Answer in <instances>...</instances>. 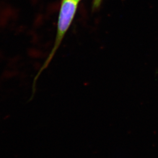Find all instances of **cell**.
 I'll return each mask as SVG.
<instances>
[{
	"label": "cell",
	"instance_id": "1",
	"mask_svg": "<svg viewBox=\"0 0 158 158\" xmlns=\"http://www.w3.org/2000/svg\"><path fill=\"white\" fill-rule=\"evenodd\" d=\"M78 4V3L74 0H61L57 24L56 34L53 47L43 65L36 75L33 81V88H35L36 82L42 72L48 67L52 60L66 33H67L68 30H69L71 25L77 9Z\"/></svg>",
	"mask_w": 158,
	"mask_h": 158
},
{
	"label": "cell",
	"instance_id": "3",
	"mask_svg": "<svg viewBox=\"0 0 158 158\" xmlns=\"http://www.w3.org/2000/svg\"><path fill=\"white\" fill-rule=\"evenodd\" d=\"M75 1H76L77 3H79V2L81 1V0H74Z\"/></svg>",
	"mask_w": 158,
	"mask_h": 158
},
{
	"label": "cell",
	"instance_id": "2",
	"mask_svg": "<svg viewBox=\"0 0 158 158\" xmlns=\"http://www.w3.org/2000/svg\"><path fill=\"white\" fill-rule=\"evenodd\" d=\"M102 0H94L93 4V9H97L100 6L102 3Z\"/></svg>",
	"mask_w": 158,
	"mask_h": 158
}]
</instances>
